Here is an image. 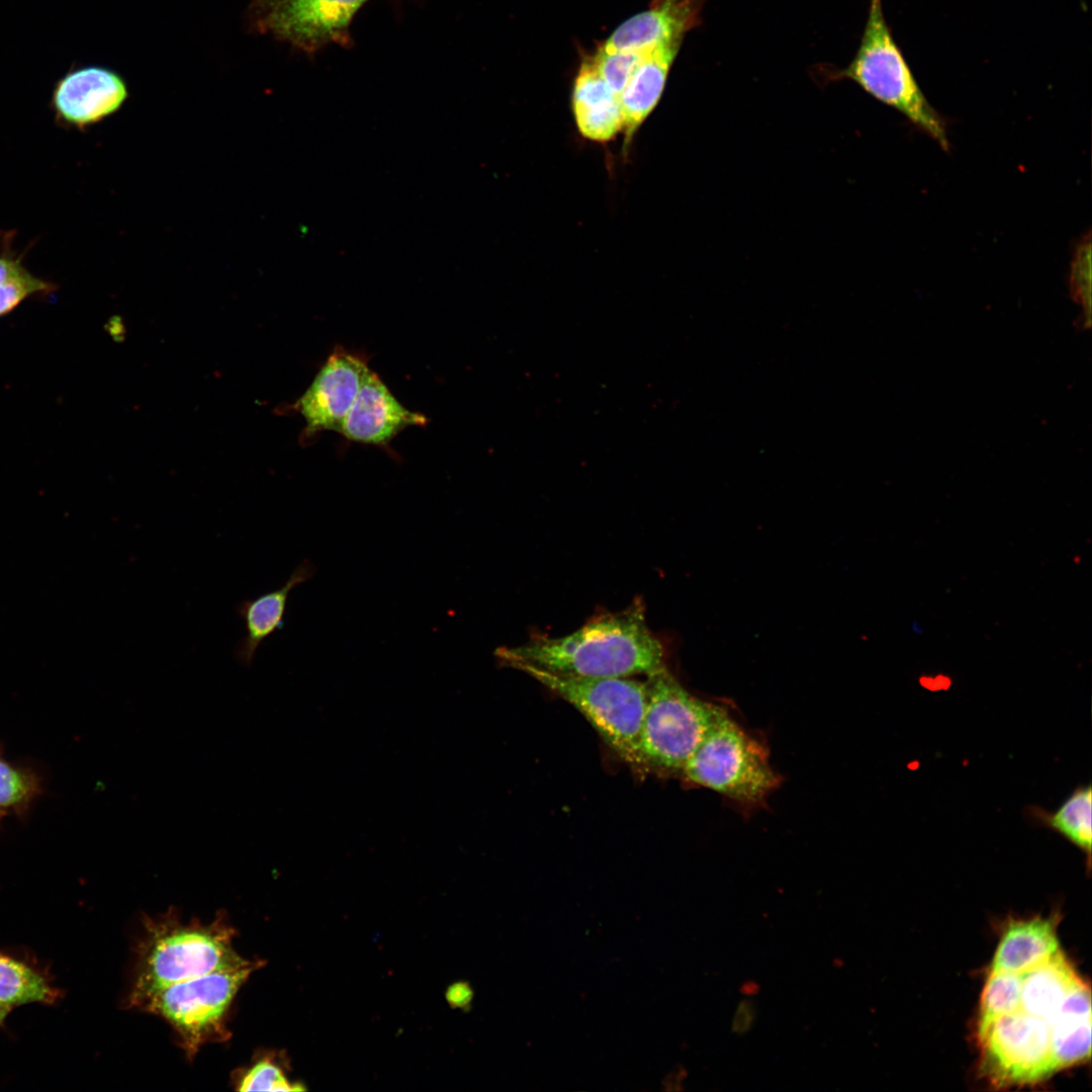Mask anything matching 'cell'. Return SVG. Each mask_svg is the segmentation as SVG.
<instances>
[{"instance_id": "obj_2", "label": "cell", "mask_w": 1092, "mask_h": 1092, "mask_svg": "<svg viewBox=\"0 0 1092 1092\" xmlns=\"http://www.w3.org/2000/svg\"><path fill=\"white\" fill-rule=\"evenodd\" d=\"M128 1007L151 992L248 962L234 947L235 929L221 915L210 923H183L169 910L145 917Z\"/></svg>"}, {"instance_id": "obj_28", "label": "cell", "mask_w": 1092, "mask_h": 1092, "mask_svg": "<svg viewBox=\"0 0 1092 1092\" xmlns=\"http://www.w3.org/2000/svg\"><path fill=\"white\" fill-rule=\"evenodd\" d=\"M757 1016L755 1003L750 998L741 1000L734 1012L731 1031L737 1035L746 1034L753 1027Z\"/></svg>"}, {"instance_id": "obj_8", "label": "cell", "mask_w": 1092, "mask_h": 1092, "mask_svg": "<svg viewBox=\"0 0 1092 1092\" xmlns=\"http://www.w3.org/2000/svg\"><path fill=\"white\" fill-rule=\"evenodd\" d=\"M978 1037L985 1069L996 1084H1033L1058 1070L1048 1021L1021 1009L993 1020Z\"/></svg>"}, {"instance_id": "obj_26", "label": "cell", "mask_w": 1092, "mask_h": 1092, "mask_svg": "<svg viewBox=\"0 0 1092 1092\" xmlns=\"http://www.w3.org/2000/svg\"><path fill=\"white\" fill-rule=\"evenodd\" d=\"M1090 236L1083 239L1077 246L1071 271V289L1074 293L1075 299L1082 305L1086 311L1088 322H1090V304H1091V261H1090Z\"/></svg>"}, {"instance_id": "obj_15", "label": "cell", "mask_w": 1092, "mask_h": 1092, "mask_svg": "<svg viewBox=\"0 0 1092 1092\" xmlns=\"http://www.w3.org/2000/svg\"><path fill=\"white\" fill-rule=\"evenodd\" d=\"M315 571V566L304 559L282 586L254 599L243 600L237 605V615L244 621L246 631L234 649V657L239 664L251 666L262 642L282 629L290 593L309 580Z\"/></svg>"}, {"instance_id": "obj_19", "label": "cell", "mask_w": 1092, "mask_h": 1092, "mask_svg": "<svg viewBox=\"0 0 1092 1092\" xmlns=\"http://www.w3.org/2000/svg\"><path fill=\"white\" fill-rule=\"evenodd\" d=\"M63 994L48 967L31 954L0 950L1 1004L11 1008L31 1003L54 1005Z\"/></svg>"}, {"instance_id": "obj_3", "label": "cell", "mask_w": 1092, "mask_h": 1092, "mask_svg": "<svg viewBox=\"0 0 1092 1092\" xmlns=\"http://www.w3.org/2000/svg\"><path fill=\"white\" fill-rule=\"evenodd\" d=\"M838 76L853 81L877 100L898 110L944 151L949 149L945 120L927 100L896 43L882 0L870 1L857 51Z\"/></svg>"}, {"instance_id": "obj_30", "label": "cell", "mask_w": 1092, "mask_h": 1092, "mask_svg": "<svg viewBox=\"0 0 1092 1092\" xmlns=\"http://www.w3.org/2000/svg\"><path fill=\"white\" fill-rule=\"evenodd\" d=\"M28 271L17 260L0 258V284L20 277Z\"/></svg>"}, {"instance_id": "obj_23", "label": "cell", "mask_w": 1092, "mask_h": 1092, "mask_svg": "<svg viewBox=\"0 0 1092 1092\" xmlns=\"http://www.w3.org/2000/svg\"><path fill=\"white\" fill-rule=\"evenodd\" d=\"M283 1060L274 1053H268L256 1059L236 1078L239 1091H301L306 1088L298 1082H291L285 1075Z\"/></svg>"}, {"instance_id": "obj_21", "label": "cell", "mask_w": 1092, "mask_h": 1092, "mask_svg": "<svg viewBox=\"0 0 1092 1092\" xmlns=\"http://www.w3.org/2000/svg\"><path fill=\"white\" fill-rule=\"evenodd\" d=\"M1026 814L1033 823L1049 828L1086 854L1090 861L1092 843V788L1078 786L1056 811L1032 805Z\"/></svg>"}, {"instance_id": "obj_18", "label": "cell", "mask_w": 1092, "mask_h": 1092, "mask_svg": "<svg viewBox=\"0 0 1092 1092\" xmlns=\"http://www.w3.org/2000/svg\"><path fill=\"white\" fill-rule=\"evenodd\" d=\"M1059 940L1052 919L1033 918L1010 923L1003 932L992 969L1022 974L1059 952Z\"/></svg>"}, {"instance_id": "obj_14", "label": "cell", "mask_w": 1092, "mask_h": 1092, "mask_svg": "<svg viewBox=\"0 0 1092 1092\" xmlns=\"http://www.w3.org/2000/svg\"><path fill=\"white\" fill-rule=\"evenodd\" d=\"M681 42L669 40L644 51L623 88L619 100L626 147L660 100Z\"/></svg>"}, {"instance_id": "obj_32", "label": "cell", "mask_w": 1092, "mask_h": 1092, "mask_svg": "<svg viewBox=\"0 0 1092 1092\" xmlns=\"http://www.w3.org/2000/svg\"><path fill=\"white\" fill-rule=\"evenodd\" d=\"M280 0H256V7L259 10V13H260L259 15H262L263 13H265L267 10H269L271 7H273Z\"/></svg>"}, {"instance_id": "obj_29", "label": "cell", "mask_w": 1092, "mask_h": 1092, "mask_svg": "<svg viewBox=\"0 0 1092 1092\" xmlns=\"http://www.w3.org/2000/svg\"><path fill=\"white\" fill-rule=\"evenodd\" d=\"M473 995V990L467 982L453 983L445 992L447 1003L454 1009L463 1010L469 1009Z\"/></svg>"}, {"instance_id": "obj_20", "label": "cell", "mask_w": 1092, "mask_h": 1092, "mask_svg": "<svg viewBox=\"0 0 1092 1092\" xmlns=\"http://www.w3.org/2000/svg\"><path fill=\"white\" fill-rule=\"evenodd\" d=\"M1080 979L1060 950L1046 962L1022 973L1020 1009L1049 1022Z\"/></svg>"}, {"instance_id": "obj_10", "label": "cell", "mask_w": 1092, "mask_h": 1092, "mask_svg": "<svg viewBox=\"0 0 1092 1092\" xmlns=\"http://www.w3.org/2000/svg\"><path fill=\"white\" fill-rule=\"evenodd\" d=\"M368 370L363 356L342 347L334 349L296 402L306 423V439L322 431L341 432Z\"/></svg>"}, {"instance_id": "obj_11", "label": "cell", "mask_w": 1092, "mask_h": 1092, "mask_svg": "<svg viewBox=\"0 0 1092 1092\" xmlns=\"http://www.w3.org/2000/svg\"><path fill=\"white\" fill-rule=\"evenodd\" d=\"M427 423L424 415L404 407L369 369L340 433L350 441L384 446L407 427Z\"/></svg>"}, {"instance_id": "obj_5", "label": "cell", "mask_w": 1092, "mask_h": 1092, "mask_svg": "<svg viewBox=\"0 0 1092 1092\" xmlns=\"http://www.w3.org/2000/svg\"><path fill=\"white\" fill-rule=\"evenodd\" d=\"M639 738L645 768L681 772L707 732L726 711L688 692L666 666L647 676Z\"/></svg>"}, {"instance_id": "obj_1", "label": "cell", "mask_w": 1092, "mask_h": 1092, "mask_svg": "<svg viewBox=\"0 0 1092 1092\" xmlns=\"http://www.w3.org/2000/svg\"><path fill=\"white\" fill-rule=\"evenodd\" d=\"M503 665L527 663L581 677L650 675L664 664V650L649 630L645 606L636 599L626 609L596 616L562 637H535L523 645L498 647Z\"/></svg>"}, {"instance_id": "obj_4", "label": "cell", "mask_w": 1092, "mask_h": 1092, "mask_svg": "<svg viewBox=\"0 0 1092 1092\" xmlns=\"http://www.w3.org/2000/svg\"><path fill=\"white\" fill-rule=\"evenodd\" d=\"M523 671L573 706L604 741L633 768H645L639 738L647 702L646 684L629 677H581L548 671L527 663Z\"/></svg>"}, {"instance_id": "obj_27", "label": "cell", "mask_w": 1092, "mask_h": 1092, "mask_svg": "<svg viewBox=\"0 0 1092 1092\" xmlns=\"http://www.w3.org/2000/svg\"><path fill=\"white\" fill-rule=\"evenodd\" d=\"M55 288L52 283L36 278L29 272L0 284V316L11 311L31 294L50 292Z\"/></svg>"}, {"instance_id": "obj_13", "label": "cell", "mask_w": 1092, "mask_h": 1092, "mask_svg": "<svg viewBox=\"0 0 1092 1092\" xmlns=\"http://www.w3.org/2000/svg\"><path fill=\"white\" fill-rule=\"evenodd\" d=\"M703 0H653L647 10L623 22L601 47L606 52H644L684 39L701 22Z\"/></svg>"}, {"instance_id": "obj_16", "label": "cell", "mask_w": 1092, "mask_h": 1092, "mask_svg": "<svg viewBox=\"0 0 1092 1092\" xmlns=\"http://www.w3.org/2000/svg\"><path fill=\"white\" fill-rule=\"evenodd\" d=\"M572 111L580 134L606 143L623 130L619 96L598 73L592 60L584 62L575 77Z\"/></svg>"}, {"instance_id": "obj_34", "label": "cell", "mask_w": 1092, "mask_h": 1092, "mask_svg": "<svg viewBox=\"0 0 1092 1092\" xmlns=\"http://www.w3.org/2000/svg\"><path fill=\"white\" fill-rule=\"evenodd\" d=\"M833 966H834L835 968H841V966H842V961H841V959H834V960H833Z\"/></svg>"}, {"instance_id": "obj_22", "label": "cell", "mask_w": 1092, "mask_h": 1092, "mask_svg": "<svg viewBox=\"0 0 1092 1092\" xmlns=\"http://www.w3.org/2000/svg\"><path fill=\"white\" fill-rule=\"evenodd\" d=\"M1022 974L991 970L980 1000L978 1034L993 1020L1020 1009Z\"/></svg>"}, {"instance_id": "obj_9", "label": "cell", "mask_w": 1092, "mask_h": 1092, "mask_svg": "<svg viewBox=\"0 0 1092 1092\" xmlns=\"http://www.w3.org/2000/svg\"><path fill=\"white\" fill-rule=\"evenodd\" d=\"M367 0H280L260 15L262 31L305 52L341 41Z\"/></svg>"}, {"instance_id": "obj_31", "label": "cell", "mask_w": 1092, "mask_h": 1092, "mask_svg": "<svg viewBox=\"0 0 1092 1092\" xmlns=\"http://www.w3.org/2000/svg\"><path fill=\"white\" fill-rule=\"evenodd\" d=\"M739 992L746 998H751L760 992V986L754 980H746L740 985Z\"/></svg>"}, {"instance_id": "obj_12", "label": "cell", "mask_w": 1092, "mask_h": 1092, "mask_svg": "<svg viewBox=\"0 0 1092 1092\" xmlns=\"http://www.w3.org/2000/svg\"><path fill=\"white\" fill-rule=\"evenodd\" d=\"M126 97L127 88L119 75L90 66L70 71L61 78L52 102L60 118L83 127L118 110Z\"/></svg>"}, {"instance_id": "obj_25", "label": "cell", "mask_w": 1092, "mask_h": 1092, "mask_svg": "<svg viewBox=\"0 0 1092 1092\" xmlns=\"http://www.w3.org/2000/svg\"><path fill=\"white\" fill-rule=\"evenodd\" d=\"M32 777L16 769L0 759V811L17 807L29 801L35 792Z\"/></svg>"}, {"instance_id": "obj_6", "label": "cell", "mask_w": 1092, "mask_h": 1092, "mask_svg": "<svg viewBox=\"0 0 1092 1092\" xmlns=\"http://www.w3.org/2000/svg\"><path fill=\"white\" fill-rule=\"evenodd\" d=\"M263 963L259 960L218 970L157 989L136 1006L167 1020L189 1060L208 1042L226 1040L229 1007L242 985Z\"/></svg>"}, {"instance_id": "obj_7", "label": "cell", "mask_w": 1092, "mask_h": 1092, "mask_svg": "<svg viewBox=\"0 0 1092 1092\" xmlns=\"http://www.w3.org/2000/svg\"><path fill=\"white\" fill-rule=\"evenodd\" d=\"M681 775L694 785L746 805L763 801L780 784L765 747L727 711L707 732Z\"/></svg>"}, {"instance_id": "obj_24", "label": "cell", "mask_w": 1092, "mask_h": 1092, "mask_svg": "<svg viewBox=\"0 0 1092 1092\" xmlns=\"http://www.w3.org/2000/svg\"><path fill=\"white\" fill-rule=\"evenodd\" d=\"M643 52H606L600 48L590 59L609 87L620 96Z\"/></svg>"}, {"instance_id": "obj_33", "label": "cell", "mask_w": 1092, "mask_h": 1092, "mask_svg": "<svg viewBox=\"0 0 1092 1092\" xmlns=\"http://www.w3.org/2000/svg\"><path fill=\"white\" fill-rule=\"evenodd\" d=\"M11 1010H12L11 1007L0 1003V1025L3 1024V1022L5 1021L7 1015L9 1014V1012Z\"/></svg>"}, {"instance_id": "obj_17", "label": "cell", "mask_w": 1092, "mask_h": 1092, "mask_svg": "<svg viewBox=\"0 0 1092 1092\" xmlns=\"http://www.w3.org/2000/svg\"><path fill=\"white\" fill-rule=\"evenodd\" d=\"M1051 1049L1057 1069L1089 1059L1091 1053V997L1080 979L1049 1020Z\"/></svg>"}]
</instances>
